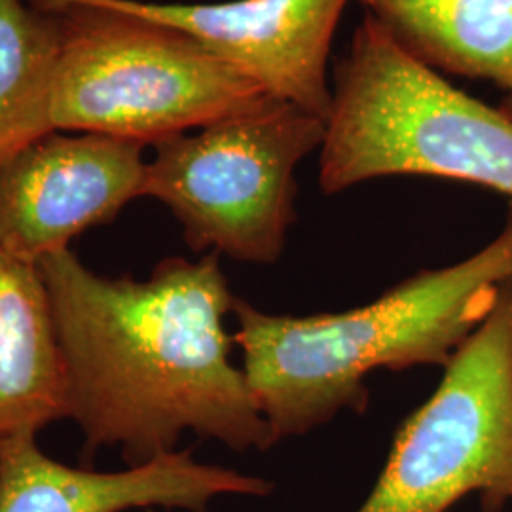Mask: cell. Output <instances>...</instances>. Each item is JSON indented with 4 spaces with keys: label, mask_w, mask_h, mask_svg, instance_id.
Returning <instances> with one entry per match:
<instances>
[{
    "label": "cell",
    "mask_w": 512,
    "mask_h": 512,
    "mask_svg": "<svg viewBox=\"0 0 512 512\" xmlns=\"http://www.w3.org/2000/svg\"><path fill=\"white\" fill-rule=\"evenodd\" d=\"M219 253L164 258L145 281L105 277L71 249L38 268L50 294L63 414L84 435V461L120 448L129 467L175 452L186 431L236 452L279 440L224 319L236 298Z\"/></svg>",
    "instance_id": "6da1fadb"
},
{
    "label": "cell",
    "mask_w": 512,
    "mask_h": 512,
    "mask_svg": "<svg viewBox=\"0 0 512 512\" xmlns=\"http://www.w3.org/2000/svg\"><path fill=\"white\" fill-rule=\"evenodd\" d=\"M512 279V217L461 262L423 270L361 308L274 315L236 298L234 344L256 404L281 442L363 412L374 370L446 366Z\"/></svg>",
    "instance_id": "7a4b0ae2"
},
{
    "label": "cell",
    "mask_w": 512,
    "mask_h": 512,
    "mask_svg": "<svg viewBox=\"0 0 512 512\" xmlns=\"http://www.w3.org/2000/svg\"><path fill=\"white\" fill-rule=\"evenodd\" d=\"M395 175L476 184L512 200V120L365 12L334 76L319 186L330 196Z\"/></svg>",
    "instance_id": "3957f363"
},
{
    "label": "cell",
    "mask_w": 512,
    "mask_h": 512,
    "mask_svg": "<svg viewBox=\"0 0 512 512\" xmlns=\"http://www.w3.org/2000/svg\"><path fill=\"white\" fill-rule=\"evenodd\" d=\"M55 14V131L158 145L255 109L270 95L183 31L114 0H27Z\"/></svg>",
    "instance_id": "277c9868"
},
{
    "label": "cell",
    "mask_w": 512,
    "mask_h": 512,
    "mask_svg": "<svg viewBox=\"0 0 512 512\" xmlns=\"http://www.w3.org/2000/svg\"><path fill=\"white\" fill-rule=\"evenodd\" d=\"M325 137L327 120L268 97L154 145L143 198L164 203L194 253L274 264L296 220V167Z\"/></svg>",
    "instance_id": "5b68a950"
},
{
    "label": "cell",
    "mask_w": 512,
    "mask_h": 512,
    "mask_svg": "<svg viewBox=\"0 0 512 512\" xmlns=\"http://www.w3.org/2000/svg\"><path fill=\"white\" fill-rule=\"evenodd\" d=\"M511 323L512 279L397 431L357 512H446L469 494L486 512L512 503Z\"/></svg>",
    "instance_id": "8992f818"
},
{
    "label": "cell",
    "mask_w": 512,
    "mask_h": 512,
    "mask_svg": "<svg viewBox=\"0 0 512 512\" xmlns=\"http://www.w3.org/2000/svg\"><path fill=\"white\" fill-rule=\"evenodd\" d=\"M145 145L54 131L0 162V251L29 264L143 198Z\"/></svg>",
    "instance_id": "52a82bcc"
},
{
    "label": "cell",
    "mask_w": 512,
    "mask_h": 512,
    "mask_svg": "<svg viewBox=\"0 0 512 512\" xmlns=\"http://www.w3.org/2000/svg\"><path fill=\"white\" fill-rule=\"evenodd\" d=\"M196 38L270 97L329 120V55L349 0H232L167 4L114 0Z\"/></svg>",
    "instance_id": "ba28073f"
},
{
    "label": "cell",
    "mask_w": 512,
    "mask_h": 512,
    "mask_svg": "<svg viewBox=\"0 0 512 512\" xmlns=\"http://www.w3.org/2000/svg\"><path fill=\"white\" fill-rule=\"evenodd\" d=\"M274 484L260 476L207 465L171 452L126 471L74 469L46 456L37 435L0 444V512H124L181 509L209 512L222 495L264 497Z\"/></svg>",
    "instance_id": "9c48e42d"
},
{
    "label": "cell",
    "mask_w": 512,
    "mask_h": 512,
    "mask_svg": "<svg viewBox=\"0 0 512 512\" xmlns=\"http://www.w3.org/2000/svg\"><path fill=\"white\" fill-rule=\"evenodd\" d=\"M50 294L37 264L0 251V444L63 420Z\"/></svg>",
    "instance_id": "30bf717a"
},
{
    "label": "cell",
    "mask_w": 512,
    "mask_h": 512,
    "mask_svg": "<svg viewBox=\"0 0 512 512\" xmlns=\"http://www.w3.org/2000/svg\"><path fill=\"white\" fill-rule=\"evenodd\" d=\"M404 48L440 74L512 93V0H359Z\"/></svg>",
    "instance_id": "8fae6325"
},
{
    "label": "cell",
    "mask_w": 512,
    "mask_h": 512,
    "mask_svg": "<svg viewBox=\"0 0 512 512\" xmlns=\"http://www.w3.org/2000/svg\"><path fill=\"white\" fill-rule=\"evenodd\" d=\"M59 52L55 14L27 0H0V162L54 133Z\"/></svg>",
    "instance_id": "7c38bea8"
},
{
    "label": "cell",
    "mask_w": 512,
    "mask_h": 512,
    "mask_svg": "<svg viewBox=\"0 0 512 512\" xmlns=\"http://www.w3.org/2000/svg\"><path fill=\"white\" fill-rule=\"evenodd\" d=\"M501 112H505L512 120V93H505V97L501 99V103L497 105Z\"/></svg>",
    "instance_id": "4fadbf2b"
},
{
    "label": "cell",
    "mask_w": 512,
    "mask_h": 512,
    "mask_svg": "<svg viewBox=\"0 0 512 512\" xmlns=\"http://www.w3.org/2000/svg\"><path fill=\"white\" fill-rule=\"evenodd\" d=\"M511 346H512V323H511Z\"/></svg>",
    "instance_id": "5bb4252c"
}]
</instances>
